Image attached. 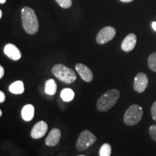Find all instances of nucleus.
I'll list each match as a JSON object with an SVG mask.
<instances>
[{
  "label": "nucleus",
  "instance_id": "21",
  "mask_svg": "<svg viewBox=\"0 0 156 156\" xmlns=\"http://www.w3.org/2000/svg\"><path fill=\"white\" fill-rule=\"evenodd\" d=\"M151 115L153 119L156 122V101L153 103V106L151 107Z\"/></svg>",
  "mask_w": 156,
  "mask_h": 156
},
{
  "label": "nucleus",
  "instance_id": "23",
  "mask_svg": "<svg viewBox=\"0 0 156 156\" xmlns=\"http://www.w3.org/2000/svg\"><path fill=\"white\" fill-rule=\"evenodd\" d=\"M5 75V69L2 66H0V79H2Z\"/></svg>",
  "mask_w": 156,
  "mask_h": 156
},
{
  "label": "nucleus",
  "instance_id": "5",
  "mask_svg": "<svg viewBox=\"0 0 156 156\" xmlns=\"http://www.w3.org/2000/svg\"><path fill=\"white\" fill-rule=\"evenodd\" d=\"M96 140V136L90 130H83L76 142V149L80 152L86 151L90 146L94 145Z\"/></svg>",
  "mask_w": 156,
  "mask_h": 156
},
{
  "label": "nucleus",
  "instance_id": "27",
  "mask_svg": "<svg viewBox=\"0 0 156 156\" xmlns=\"http://www.w3.org/2000/svg\"><path fill=\"white\" fill-rule=\"evenodd\" d=\"M2 11L0 10V18H2Z\"/></svg>",
  "mask_w": 156,
  "mask_h": 156
},
{
  "label": "nucleus",
  "instance_id": "11",
  "mask_svg": "<svg viewBox=\"0 0 156 156\" xmlns=\"http://www.w3.org/2000/svg\"><path fill=\"white\" fill-rule=\"evenodd\" d=\"M62 136L61 131L59 129L54 128L51 130L49 134L46 136V140H45V143L47 146L49 147H54V146L57 145L58 143L60 141Z\"/></svg>",
  "mask_w": 156,
  "mask_h": 156
},
{
  "label": "nucleus",
  "instance_id": "15",
  "mask_svg": "<svg viewBox=\"0 0 156 156\" xmlns=\"http://www.w3.org/2000/svg\"><path fill=\"white\" fill-rule=\"evenodd\" d=\"M45 93L47 95H54L57 90V85L54 79H48L45 83Z\"/></svg>",
  "mask_w": 156,
  "mask_h": 156
},
{
  "label": "nucleus",
  "instance_id": "28",
  "mask_svg": "<svg viewBox=\"0 0 156 156\" xmlns=\"http://www.w3.org/2000/svg\"><path fill=\"white\" fill-rule=\"evenodd\" d=\"M2 116V111L0 110V116Z\"/></svg>",
  "mask_w": 156,
  "mask_h": 156
},
{
  "label": "nucleus",
  "instance_id": "18",
  "mask_svg": "<svg viewBox=\"0 0 156 156\" xmlns=\"http://www.w3.org/2000/svg\"><path fill=\"white\" fill-rule=\"evenodd\" d=\"M148 67L152 71L156 73V52H153L149 56L147 59Z\"/></svg>",
  "mask_w": 156,
  "mask_h": 156
},
{
  "label": "nucleus",
  "instance_id": "6",
  "mask_svg": "<svg viewBox=\"0 0 156 156\" xmlns=\"http://www.w3.org/2000/svg\"><path fill=\"white\" fill-rule=\"evenodd\" d=\"M116 29L112 26H106L99 31L96 36V42L103 45L111 41L116 36Z\"/></svg>",
  "mask_w": 156,
  "mask_h": 156
},
{
  "label": "nucleus",
  "instance_id": "20",
  "mask_svg": "<svg viewBox=\"0 0 156 156\" xmlns=\"http://www.w3.org/2000/svg\"><path fill=\"white\" fill-rule=\"evenodd\" d=\"M149 134L151 135L152 140L156 142V124L152 125L149 129Z\"/></svg>",
  "mask_w": 156,
  "mask_h": 156
},
{
  "label": "nucleus",
  "instance_id": "16",
  "mask_svg": "<svg viewBox=\"0 0 156 156\" xmlns=\"http://www.w3.org/2000/svg\"><path fill=\"white\" fill-rule=\"evenodd\" d=\"M60 97L65 102H69L74 99L75 92L71 88H64L60 93Z\"/></svg>",
  "mask_w": 156,
  "mask_h": 156
},
{
  "label": "nucleus",
  "instance_id": "9",
  "mask_svg": "<svg viewBox=\"0 0 156 156\" xmlns=\"http://www.w3.org/2000/svg\"><path fill=\"white\" fill-rule=\"evenodd\" d=\"M4 53L7 57L13 61H17L22 57L20 51L15 45L12 44H7L5 45L4 47Z\"/></svg>",
  "mask_w": 156,
  "mask_h": 156
},
{
  "label": "nucleus",
  "instance_id": "13",
  "mask_svg": "<svg viewBox=\"0 0 156 156\" xmlns=\"http://www.w3.org/2000/svg\"><path fill=\"white\" fill-rule=\"evenodd\" d=\"M35 108L32 104H27L23 106L21 111V116L25 122H30L34 119Z\"/></svg>",
  "mask_w": 156,
  "mask_h": 156
},
{
  "label": "nucleus",
  "instance_id": "25",
  "mask_svg": "<svg viewBox=\"0 0 156 156\" xmlns=\"http://www.w3.org/2000/svg\"><path fill=\"white\" fill-rule=\"evenodd\" d=\"M120 1L122 2L128 3V2H131L133 1V0H120Z\"/></svg>",
  "mask_w": 156,
  "mask_h": 156
},
{
  "label": "nucleus",
  "instance_id": "12",
  "mask_svg": "<svg viewBox=\"0 0 156 156\" xmlns=\"http://www.w3.org/2000/svg\"><path fill=\"white\" fill-rule=\"evenodd\" d=\"M136 44V36L134 34H129L125 37L122 43V51L125 52H130L134 49Z\"/></svg>",
  "mask_w": 156,
  "mask_h": 156
},
{
  "label": "nucleus",
  "instance_id": "29",
  "mask_svg": "<svg viewBox=\"0 0 156 156\" xmlns=\"http://www.w3.org/2000/svg\"><path fill=\"white\" fill-rule=\"evenodd\" d=\"M77 156H85V155H77Z\"/></svg>",
  "mask_w": 156,
  "mask_h": 156
},
{
  "label": "nucleus",
  "instance_id": "26",
  "mask_svg": "<svg viewBox=\"0 0 156 156\" xmlns=\"http://www.w3.org/2000/svg\"><path fill=\"white\" fill-rule=\"evenodd\" d=\"M6 1H7V0H0V3H1L2 5H3V4H5L6 2Z\"/></svg>",
  "mask_w": 156,
  "mask_h": 156
},
{
  "label": "nucleus",
  "instance_id": "24",
  "mask_svg": "<svg viewBox=\"0 0 156 156\" xmlns=\"http://www.w3.org/2000/svg\"><path fill=\"white\" fill-rule=\"evenodd\" d=\"M152 28H153L154 30L156 31V22H155V21L152 23Z\"/></svg>",
  "mask_w": 156,
  "mask_h": 156
},
{
  "label": "nucleus",
  "instance_id": "10",
  "mask_svg": "<svg viewBox=\"0 0 156 156\" xmlns=\"http://www.w3.org/2000/svg\"><path fill=\"white\" fill-rule=\"evenodd\" d=\"M75 69L80 76L82 79L86 83H90L93 80V74L89 67L85 64L78 63L75 65Z\"/></svg>",
  "mask_w": 156,
  "mask_h": 156
},
{
  "label": "nucleus",
  "instance_id": "2",
  "mask_svg": "<svg viewBox=\"0 0 156 156\" xmlns=\"http://www.w3.org/2000/svg\"><path fill=\"white\" fill-rule=\"evenodd\" d=\"M119 97V90L116 89L108 90L98 100L96 103L97 109L101 112H107L116 104Z\"/></svg>",
  "mask_w": 156,
  "mask_h": 156
},
{
  "label": "nucleus",
  "instance_id": "4",
  "mask_svg": "<svg viewBox=\"0 0 156 156\" xmlns=\"http://www.w3.org/2000/svg\"><path fill=\"white\" fill-rule=\"evenodd\" d=\"M143 110L140 105L133 104L129 107L124 115V122L128 126H134L138 124L142 118Z\"/></svg>",
  "mask_w": 156,
  "mask_h": 156
},
{
  "label": "nucleus",
  "instance_id": "3",
  "mask_svg": "<svg viewBox=\"0 0 156 156\" xmlns=\"http://www.w3.org/2000/svg\"><path fill=\"white\" fill-rule=\"evenodd\" d=\"M52 73L57 79L64 83L71 84L77 79V75L73 69L62 64H56L52 68Z\"/></svg>",
  "mask_w": 156,
  "mask_h": 156
},
{
  "label": "nucleus",
  "instance_id": "22",
  "mask_svg": "<svg viewBox=\"0 0 156 156\" xmlns=\"http://www.w3.org/2000/svg\"><path fill=\"white\" fill-rule=\"evenodd\" d=\"M5 99H6V96H5V94L3 93V91H0V103H2L5 101Z\"/></svg>",
  "mask_w": 156,
  "mask_h": 156
},
{
  "label": "nucleus",
  "instance_id": "17",
  "mask_svg": "<svg viewBox=\"0 0 156 156\" xmlns=\"http://www.w3.org/2000/svg\"><path fill=\"white\" fill-rule=\"evenodd\" d=\"M112 146L108 143H104L101 146L99 151L100 156H111L112 155Z\"/></svg>",
  "mask_w": 156,
  "mask_h": 156
},
{
  "label": "nucleus",
  "instance_id": "7",
  "mask_svg": "<svg viewBox=\"0 0 156 156\" xmlns=\"http://www.w3.org/2000/svg\"><path fill=\"white\" fill-rule=\"evenodd\" d=\"M148 85V77L144 73H139L134 77V89L136 93H142L145 90Z\"/></svg>",
  "mask_w": 156,
  "mask_h": 156
},
{
  "label": "nucleus",
  "instance_id": "19",
  "mask_svg": "<svg viewBox=\"0 0 156 156\" xmlns=\"http://www.w3.org/2000/svg\"><path fill=\"white\" fill-rule=\"evenodd\" d=\"M60 7L64 9H68L72 6V0H56Z\"/></svg>",
  "mask_w": 156,
  "mask_h": 156
},
{
  "label": "nucleus",
  "instance_id": "8",
  "mask_svg": "<svg viewBox=\"0 0 156 156\" xmlns=\"http://www.w3.org/2000/svg\"><path fill=\"white\" fill-rule=\"evenodd\" d=\"M48 131V124L44 121L37 122L31 130L30 136L35 140L40 139L46 134Z\"/></svg>",
  "mask_w": 156,
  "mask_h": 156
},
{
  "label": "nucleus",
  "instance_id": "14",
  "mask_svg": "<svg viewBox=\"0 0 156 156\" xmlns=\"http://www.w3.org/2000/svg\"><path fill=\"white\" fill-rule=\"evenodd\" d=\"M9 92L13 93V94H22L25 91L23 82L21 80H18L12 83L9 86Z\"/></svg>",
  "mask_w": 156,
  "mask_h": 156
},
{
  "label": "nucleus",
  "instance_id": "1",
  "mask_svg": "<svg viewBox=\"0 0 156 156\" xmlns=\"http://www.w3.org/2000/svg\"><path fill=\"white\" fill-rule=\"evenodd\" d=\"M22 23L23 28L27 34L30 35L36 34L38 31V20L35 11L32 8L25 7L21 11Z\"/></svg>",
  "mask_w": 156,
  "mask_h": 156
}]
</instances>
